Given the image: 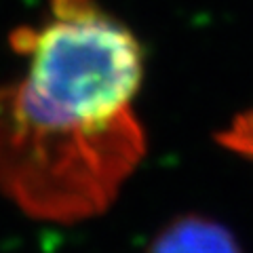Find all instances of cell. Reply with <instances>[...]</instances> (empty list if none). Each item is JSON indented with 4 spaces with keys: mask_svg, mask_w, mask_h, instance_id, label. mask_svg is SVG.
<instances>
[{
    "mask_svg": "<svg viewBox=\"0 0 253 253\" xmlns=\"http://www.w3.org/2000/svg\"><path fill=\"white\" fill-rule=\"evenodd\" d=\"M13 46L28 66L0 86V190L38 219L97 215L146 150L137 38L95 0H51Z\"/></svg>",
    "mask_w": 253,
    "mask_h": 253,
    "instance_id": "obj_1",
    "label": "cell"
},
{
    "mask_svg": "<svg viewBox=\"0 0 253 253\" xmlns=\"http://www.w3.org/2000/svg\"><path fill=\"white\" fill-rule=\"evenodd\" d=\"M150 253H239L232 234L211 219L186 217L156 236Z\"/></svg>",
    "mask_w": 253,
    "mask_h": 253,
    "instance_id": "obj_2",
    "label": "cell"
},
{
    "mask_svg": "<svg viewBox=\"0 0 253 253\" xmlns=\"http://www.w3.org/2000/svg\"><path fill=\"white\" fill-rule=\"evenodd\" d=\"M221 144L253 158V110L239 116L228 131L221 133Z\"/></svg>",
    "mask_w": 253,
    "mask_h": 253,
    "instance_id": "obj_3",
    "label": "cell"
}]
</instances>
